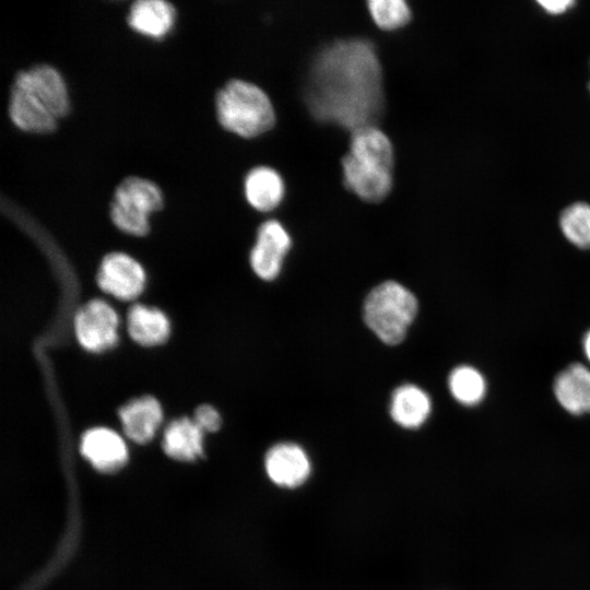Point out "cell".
I'll return each instance as SVG.
<instances>
[{
    "mask_svg": "<svg viewBox=\"0 0 590 590\" xmlns=\"http://www.w3.org/2000/svg\"><path fill=\"white\" fill-rule=\"evenodd\" d=\"M305 99L317 120L351 131L375 125L384 110V90L374 44L349 38L324 46L311 62Z\"/></svg>",
    "mask_w": 590,
    "mask_h": 590,
    "instance_id": "6da1fadb",
    "label": "cell"
},
{
    "mask_svg": "<svg viewBox=\"0 0 590 590\" xmlns=\"http://www.w3.org/2000/svg\"><path fill=\"white\" fill-rule=\"evenodd\" d=\"M215 106L220 123L240 137L259 135L275 123V113L269 96L247 81H228L219 91Z\"/></svg>",
    "mask_w": 590,
    "mask_h": 590,
    "instance_id": "7a4b0ae2",
    "label": "cell"
},
{
    "mask_svg": "<svg viewBox=\"0 0 590 590\" xmlns=\"http://www.w3.org/2000/svg\"><path fill=\"white\" fill-rule=\"evenodd\" d=\"M415 295L396 281H386L367 295L363 317L366 326L388 345L401 343L417 314Z\"/></svg>",
    "mask_w": 590,
    "mask_h": 590,
    "instance_id": "3957f363",
    "label": "cell"
},
{
    "mask_svg": "<svg viewBox=\"0 0 590 590\" xmlns=\"http://www.w3.org/2000/svg\"><path fill=\"white\" fill-rule=\"evenodd\" d=\"M160 187L145 178L130 176L116 188L110 203V219L122 232L143 236L149 232V216L163 206Z\"/></svg>",
    "mask_w": 590,
    "mask_h": 590,
    "instance_id": "277c9868",
    "label": "cell"
},
{
    "mask_svg": "<svg viewBox=\"0 0 590 590\" xmlns=\"http://www.w3.org/2000/svg\"><path fill=\"white\" fill-rule=\"evenodd\" d=\"M118 316L102 299L83 305L74 317V332L79 343L90 352H103L118 341Z\"/></svg>",
    "mask_w": 590,
    "mask_h": 590,
    "instance_id": "5b68a950",
    "label": "cell"
},
{
    "mask_svg": "<svg viewBox=\"0 0 590 590\" xmlns=\"http://www.w3.org/2000/svg\"><path fill=\"white\" fill-rule=\"evenodd\" d=\"M14 85L32 94L57 119L70 109L66 82L54 67L38 64L16 74Z\"/></svg>",
    "mask_w": 590,
    "mask_h": 590,
    "instance_id": "8992f818",
    "label": "cell"
},
{
    "mask_svg": "<svg viewBox=\"0 0 590 590\" xmlns=\"http://www.w3.org/2000/svg\"><path fill=\"white\" fill-rule=\"evenodd\" d=\"M102 291L122 300L137 298L143 291L145 273L141 264L122 252L104 257L97 273Z\"/></svg>",
    "mask_w": 590,
    "mask_h": 590,
    "instance_id": "52a82bcc",
    "label": "cell"
},
{
    "mask_svg": "<svg viewBox=\"0 0 590 590\" xmlns=\"http://www.w3.org/2000/svg\"><path fill=\"white\" fill-rule=\"evenodd\" d=\"M291 245V236L280 222L269 220L262 223L250 252V266L255 273L262 280H274Z\"/></svg>",
    "mask_w": 590,
    "mask_h": 590,
    "instance_id": "ba28073f",
    "label": "cell"
},
{
    "mask_svg": "<svg viewBox=\"0 0 590 590\" xmlns=\"http://www.w3.org/2000/svg\"><path fill=\"white\" fill-rule=\"evenodd\" d=\"M264 468L270 480L285 488L300 486L310 474L307 453L294 442H279L272 446L266 453Z\"/></svg>",
    "mask_w": 590,
    "mask_h": 590,
    "instance_id": "9c48e42d",
    "label": "cell"
},
{
    "mask_svg": "<svg viewBox=\"0 0 590 590\" xmlns=\"http://www.w3.org/2000/svg\"><path fill=\"white\" fill-rule=\"evenodd\" d=\"M341 163L344 185L362 200L379 202L391 191L392 170L365 165L350 154L344 155Z\"/></svg>",
    "mask_w": 590,
    "mask_h": 590,
    "instance_id": "30bf717a",
    "label": "cell"
},
{
    "mask_svg": "<svg viewBox=\"0 0 590 590\" xmlns=\"http://www.w3.org/2000/svg\"><path fill=\"white\" fill-rule=\"evenodd\" d=\"M81 451L93 467L102 472H115L128 459V450L122 438L105 427L86 430L81 439Z\"/></svg>",
    "mask_w": 590,
    "mask_h": 590,
    "instance_id": "8fae6325",
    "label": "cell"
},
{
    "mask_svg": "<svg viewBox=\"0 0 590 590\" xmlns=\"http://www.w3.org/2000/svg\"><path fill=\"white\" fill-rule=\"evenodd\" d=\"M118 414L125 434L138 444L151 440L163 420L158 401L150 396L131 400L119 409Z\"/></svg>",
    "mask_w": 590,
    "mask_h": 590,
    "instance_id": "7c38bea8",
    "label": "cell"
},
{
    "mask_svg": "<svg viewBox=\"0 0 590 590\" xmlns=\"http://www.w3.org/2000/svg\"><path fill=\"white\" fill-rule=\"evenodd\" d=\"M353 158L365 165L392 170L393 146L388 135L376 125L352 131L350 151Z\"/></svg>",
    "mask_w": 590,
    "mask_h": 590,
    "instance_id": "4fadbf2b",
    "label": "cell"
},
{
    "mask_svg": "<svg viewBox=\"0 0 590 590\" xmlns=\"http://www.w3.org/2000/svg\"><path fill=\"white\" fill-rule=\"evenodd\" d=\"M554 394L569 413H590V369L575 363L560 371L554 381Z\"/></svg>",
    "mask_w": 590,
    "mask_h": 590,
    "instance_id": "5bb4252c",
    "label": "cell"
},
{
    "mask_svg": "<svg viewBox=\"0 0 590 590\" xmlns=\"http://www.w3.org/2000/svg\"><path fill=\"white\" fill-rule=\"evenodd\" d=\"M176 10L164 0H139L132 3L127 15L130 27L140 34L162 38L175 24Z\"/></svg>",
    "mask_w": 590,
    "mask_h": 590,
    "instance_id": "9a60e30c",
    "label": "cell"
},
{
    "mask_svg": "<svg viewBox=\"0 0 590 590\" xmlns=\"http://www.w3.org/2000/svg\"><path fill=\"white\" fill-rule=\"evenodd\" d=\"M9 114L13 123L24 131L49 133L57 127V118L32 94L14 84L10 92Z\"/></svg>",
    "mask_w": 590,
    "mask_h": 590,
    "instance_id": "2e32d148",
    "label": "cell"
},
{
    "mask_svg": "<svg viewBox=\"0 0 590 590\" xmlns=\"http://www.w3.org/2000/svg\"><path fill=\"white\" fill-rule=\"evenodd\" d=\"M244 189L249 204L262 212L275 209L285 191L281 175L269 166L250 169L245 177Z\"/></svg>",
    "mask_w": 590,
    "mask_h": 590,
    "instance_id": "e0dca14e",
    "label": "cell"
},
{
    "mask_svg": "<svg viewBox=\"0 0 590 590\" xmlns=\"http://www.w3.org/2000/svg\"><path fill=\"white\" fill-rule=\"evenodd\" d=\"M430 399L420 387L405 384L398 387L391 397L390 415L404 428H417L428 418Z\"/></svg>",
    "mask_w": 590,
    "mask_h": 590,
    "instance_id": "ac0fdd59",
    "label": "cell"
},
{
    "mask_svg": "<svg viewBox=\"0 0 590 590\" xmlns=\"http://www.w3.org/2000/svg\"><path fill=\"white\" fill-rule=\"evenodd\" d=\"M203 430L188 417L172 421L164 432L163 449L173 459L190 461L203 455Z\"/></svg>",
    "mask_w": 590,
    "mask_h": 590,
    "instance_id": "d6986e66",
    "label": "cell"
},
{
    "mask_svg": "<svg viewBox=\"0 0 590 590\" xmlns=\"http://www.w3.org/2000/svg\"><path fill=\"white\" fill-rule=\"evenodd\" d=\"M128 333L137 343L155 346L164 343L169 335V321L157 308L133 305L127 317Z\"/></svg>",
    "mask_w": 590,
    "mask_h": 590,
    "instance_id": "ffe728a7",
    "label": "cell"
},
{
    "mask_svg": "<svg viewBox=\"0 0 590 590\" xmlns=\"http://www.w3.org/2000/svg\"><path fill=\"white\" fill-rule=\"evenodd\" d=\"M448 387L452 397L463 405H475L486 392L482 374L471 366H458L449 375Z\"/></svg>",
    "mask_w": 590,
    "mask_h": 590,
    "instance_id": "44dd1931",
    "label": "cell"
},
{
    "mask_svg": "<svg viewBox=\"0 0 590 590\" xmlns=\"http://www.w3.org/2000/svg\"><path fill=\"white\" fill-rule=\"evenodd\" d=\"M559 226L567 238L576 247L590 248V205L575 202L566 206L559 215Z\"/></svg>",
    "mask_w": 590,
    "mask_h": 590,
    "instance_id": "7402d4cb",
    "label": "cell"
},
{
    "mask_svg": "<svg viewBox=\"0 0 590 590\" xmlns=\"http://www.w3.org/2000/svg\"><path fill=\"white\" fill-rule=\"evenodd\" d=\"M374 22L384 30H396L408 24L411 9L403 0H370L367 2Z\"/></svg>",
    "mask_w": 590,
    "mask_h": 590,
    "instance_id": "603a6c76",
    "label": "cell"
},
{
    "mask_svg": "<svg viewBox=\"0 0 590 590\" xmlns=\"http://www.w3.org/2000/svg\"><path fill=\"white\" fill-rule=\"evenodd\" d=\"M193 421L203 432H216L222 422L216 409L209 404H202L196 409Z\"/></svg>",
    "mask_w": 590,
    "mask_h": 590,
    "instance_id": "cb8c5ba5",
    "label": "cell"
},
{
    "mask_svg": "<svg viewBox=\"0 0 590 590\" xmlns=\"http://www.w3.org/2000/svg\"><path fill=\"white\" fill-rule=\"evenodd\" d=\"M538 3L548 14L558 15L566 12L568 9L575 5L576 2L571 0H552V1L548 0V1H538Z\"/></svg>",
    "mask_w": 590,
    "mask_h": 590,
    "instance_id": "d4e9b609",
    "label": "cell"
},
{
    "mask_svg": "<svg viewBox=\"0 0 590 590\" xmlns=\"http://www.w3.org/2000/svg\"><path fill=\"white\" fill-rule=\"evenodd\" d=\"M583 350L588 361L590 362V330L587 332L583 339Z\"/></svg>",
    "mask_w": 590,
    "mask_h": 590,
    "instance_id": "484cf974",
    "label": "cell"
},
{
    "mask_svg": "<svg viewBox=\"0 0 590 590\" xmlns=\"http://www.w3.org/2000/svg\"><path fill=\"white\" fill-rule=\"evenodd\" d=\"M589 91H590V82H589Z\"/></svg>",
    "mask_w": 590,
    "mask_h": 590,
    "instance_id": "4316f807",
    "label": "cell"
}]
</instances>
